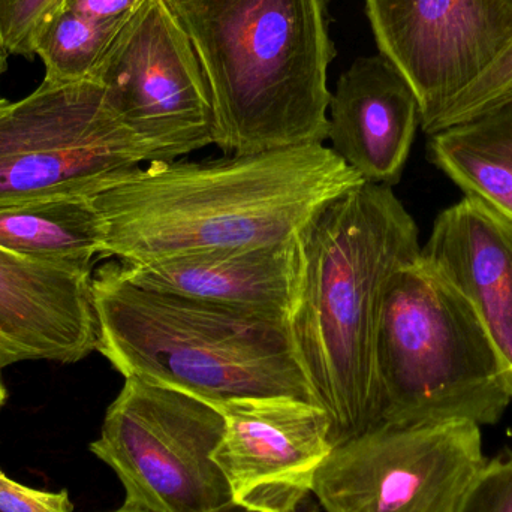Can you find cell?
<instances>
[{"instance_id": "cell-20", "label": "cell", "mask_w": 512, "mask_h": 512, "mask_svg": "<svg viewBox=\"0 0 512 512\" xmlns=\"http://www.w3.org/2000/svg\"><path fill=\"white\" fill-rule=\"evenodd\" d=\"M512 99V42L498 62L481 75L465 92L460 93L447 110L433 123L429 134L441 131L456 123L472 119L496 105Z\"/></svg>"}, {"instance_id": "cell-18", "label": "cell", "mask_w": 512, "mask_h": 512, "mask_svg": "<svg viewBox=\"0 0 512 512\" xmlns=\"http://www.w3.org/2000/svg\"><path fill=\"white\" fill-rule=\"evenodd\" d=\"M123 21L101 23L62 11L42 30L35 56L44 63L45 83L68 84L90 80Z\"/></svg>"}, {"instance_id": "cell-23", "label": "cell", "mask_w": 512, "mask_h": 512, "mask_svg": "<svg viewBox=\"0 0 512 512\" xmlns=\"http://www.w3.org/2000/svg\"><path fill=\"white\" fill-rule=\"evenodd\" d=\"M143 0H65L63 11L101 23L123 21Z\"/></svg>"}, {"instance_id": "cell-21", "label": "cell", "mask_w": 512, "mask_h": 512, "mask_svg": "<svg viewBox=\"0 0 512 512\" xmlns=\"http://www.w3.org/2000/svg\"><path fill=\"white\" fill-rule=\"evenodd\" d=\"M456 512H512V454L486 462Z\"/></svg>"}, {"instance_id": "cell-27", "label": "cell", "mask_w": 512, "mask_h": 512, "mask_svg": "<svg viewBox=\"0 0 512 512\" xmlns=\"http://www.w3.org/2000/svg\"><path fill=\"white\" fill-rule=\"evenodd\" d=\"M303 512H321V510H319V508H316L315 505L313 504H307Z\"/></svg>"}, {"instance_id": "cell-1", "label": "cell", "mask_w": 512, "mask_h": 512, "mask_svg": "<svg viewBox=\"0 0 512 512\" xmlns=\"http://www.w3.org/2000/svg\"><path fill=\"white\" fill-rule=\"evenodd\" d=\"M364 182L324 144L213 162H150L90 195L105 258L174 256L292 242L334 198Z\"/></svg>"}, {"instance_id": "cell-2", "label": "cell", "mask_w": 512, "mask_h": 512, "mask_svg": "<svg viewBox=\"0 0 512 512\" xmlns=\"http://www.w3.org/2000/svg\"><path fill=\"white\" fill-rule=\"evenodd\" d=\"M300 251L289 330L337 447L381 423L382 303L391 277L420 256V231L391 186L361 182L310 219Z\"/></svg>"}, {"instance_id": "cell-24", "label": "cell", "mask_w": 512, "mask_h": 512, "mask_svg": "<svg viewBox=\"0 0 512 512\" xmlns=\"http://www.w3.org/2000/svg\"><path fill=\"white\" fill-rule=\"evenodd\" d=\"M6 57H8V54H6V51L3 50L2 45H0V78H2V75L5 74L6 66H8Z\"/></svg>"}, {"instance_id": "cell-4", "label": "cell", "mask_w": 512, "mask_h": 512, "mask_svg": "<svg viewBox=\"0 0 512 512\" xmlns=\"http://www.w3.org/2000/svg\"><path fill=\"white\" fill-rule=\"evenodd\" d=\"M92 289L98 352L125 378L212 405L249 397L316 403L288 319L143 288L119 261L93 274Z\"/></svg>"}, {"instance_id": "cell-15", "label": "cell", "mask_w": 512, "mask_h": 512, "mask_svg": "<svg viewBox=\"0 0 512 512\" xmlns=\"http://www.w3.org/2000/svg\"><path fill=\"white\" fill-rule=\"evenodd\" d=\"M120 265L143 288L288 319L300 289V237L279 245Z\"/></svg>"}, {"instance_id": "cell-14", "label": "cell", "mask_w": 512, "mask_h": 512, "mask_svg": "<svg viewBox=\"0 0 512 512\" xmlns=\"http://www.w3.org/2000/svg\"><path fill=\"white\" fill-rule=\"evenodd\" d=\"M421 258L472 304L508 370L512 397V221L466 195L439 213Z\"/></svg>"}, {"instance_id": "cell-12", "label": "cell", "mask_w": 512, "mask_h": 512, "mask_svg": "<svg viewBox=\"0 0 512 512\" xmlns=\"http://www.w3.org/2000/svg\"><path fill=\"white\" fill-rule=\"evenodd\" d=\"M92 268L0 246V369L20 361L72 364L98 351Z\"/></svg>"}, {"instance_id": "cell-7", "label": "cell", "mask_w": 512, "mask_h": 512, "mask_svg": "<svg viewBox=\"0 0 512 512\" xmlns=\"http://www.w3.org/2000/svg\"><path fill=\"white\" fill-rule=\"evenodd\" d=\"M150 155L93 80L0 98V206L92 195Z\"/></svg>"}, {"instance_id": "cell-9", "label": "cell", "mask_w": 512, "mask_h": 512, "mask_svg": "<svg viewBox=\"0 0 512 512\" xmlns=\"http://www.w3.org/2000/svg\"><path fill=\"white\" fill-rule=\"evenodd\" d=\"M484 465L477 424L381 423L333 448L312 495L322 512H456Z\"/></svg>"}, {"instance_id": "cell-25", "label": "cell", "mask_w": 512, "mask_h": 512, "mask_svg": "<svg viewBox=\"0 0 512 512\" xmlns=\"http://www.w3.org/2000/svg\"><path fill=\"white\" fill-rule=\"evenodd\" d=\"M6 399V390L3 387L2 379H0V408H2L3 403H5Z\"/></svg>"}, {"instance_id": "cell-11", "label": "cell", "mask_w": 512, "mask_h": 512, "mask_svg": "<svg viewBox=\"0 0 512 512\" xmlns=\"http://www.w3.org/2000/svg\"><path fill=\"white\" fill-rule=\"evenodd\" d=\"M224 433L213 460L236 507L300 512L334 448L327 412L294 397H249L213 405Z\"/></svg>"}, {"instance_id": "cell-22", "label": "cell", "mask_w": 512, "mask_h": 512, "mask_svg": "<svg viewBox=\"0 0 512 512\" xmlns=\"http://www.w3.org/2000/svg\"><path fill=\"white\" fill-rule=\"evenodd\" d=\"M68 490L44 492L15 483L0 471V512H72Z\"/></svg>"}, {"instance_id": "cell-5", "label": "cell", "mask_w": 512, "mask_h": 512, "mask_svg": "<svg viewBox=\"0 0 512 512\" xmlns=\"http://www.w3.org/2000/svg\"><path fill=\"white\" fill-rule=\"evenodd\" d=\"M376 375L381 423L490 426L512 400L504 358L480 316L421 256L388 283Z\"/></svg>"}, {"instance_id": "cell-16", "label": "cell", "mask_w": 512, "mask_h": 512, "mask_svg": "<svg viewBox=\"0 0 512 512\" xmlns=\"http://www.w3.org/2000/svg\"><path fill=\"white\" fill-rule=\"evenodd\" d=\"M427 149L466 195L512 221V99L435 132Z\"/></svg>"}, {"instance_id": "cell-26", "label": "cell", "mask_w": 512, "mask_h": 512, "mask_svg": "<svg viewBox=\"0 0 512 512\" xmlns=\"http://www.w3.org/2000/svg\"><path fill=\"white\" fill-rule=\"evenodd\" d=\"M304 508H306V507H304ZM304 508H303V510H304ZM303 510H301L300 512H303ZM108 512H117V510L108 511ZM224 512H251V511H246V510H243V508L236 507V505H233V507L228 508V510H225Z\"/></svg>"}, {"instance_id": "cell-8", "label": "cell", "mask_w": 512, "mask_h": 512, "mask_svg": "<svg viewBox=\"0 0 512 512\" xmlns=\"http://www.w3.org/2000/svg\"><path fill=\"white\" fill-rule=\"evenodd\" d=\"M90 80L146 146L150 162L177 161L215 144L209 83L165 0H143L123 20Z\"/></svg>"}, {"instance_id": "cell-6", "label": "cell", "mask_w": 512, "mask_h": 512, "mask_svg": "<svg viewBox=\"0 0 512 512\" xmlns=\"http://www.w3.org/2000/svg\"><path fill=\"white\" fill-rule=\"evenodd\" d=\"M222 433L224 417L212 403L125 378L90 451L125 489L117 512H224L234 502L213 460Z\"/></svg>"}, {"instance_id": "cell-3", "label": "cell", "mask_w": 512, "mask_h": 512, "mask_svg": "<svg viewBox=\"0 0 512 512\" xmlns=\"http://www.w3.org/2000/svg\"><path fill=\"white\" fill-rule=\"evenodd\" d=\"M212 93L231 156L324 144L334 44L327 0H165Z\"/></svg>"}, {"instance_id": "cell-19", "label": "cell", "mask_w": 512, "mask_h": 512, "mask_svg": "<svg viewBox=\"0 0 512 512\" xmlns=\"http://www.w3.org/2000/svg\"><path fill=\"white\" fill-rule=\"evenodd\" d=\"M65 0H0V45L6 54L35 57L39 36Z\"/></svg>"}, {"instance_id": "cell-10", "label": "cell", "mask_w": 512, "mask_h": 512, "mask_svg": "<svg viewBox=\"0 0 512 512\" xmlns=\"http://www.w3.org/2000/svg\"><path fill=\"white\" fill-rule=\"evenodd\" d=\"M379 51L414 90L429 134L512 42L507 0H366Z\"/></svg>"}, {"instance_id": "cell-13", "label": "cell", "mask_w": 512, "mask_h": 512, "mask_svg": "<svg viewBox=\"0 0 512 512\" xmlns=\"http://www.w3.org/2000/svg\"><path fill=\"white\" fill-rule=\"evenodd\" d=\"M328 111L330 149L364 182L393 188L421 123L417 96L396 66L382 54L358 57L337 80Z\"/></svg>"}, {"instance_id": "cell-17", "label": "cell", "mask_w": 512, "mask_h": 512, "mask_svg": "<svg viewBox=\"0 0 512 512\" xmlns=\"http://www.w3.org/2000/svg\"><path fill=\"white\" fill-rule=\"evenodd\" d=\"M0 246L15 254L92 268L104 254V225L90 195L0 206Z\"/></svg>"}, {"instance_id": "cell-28", "label": "cell", "mask_w": 512, "mask_h": 512, "mask_svg": "<svg viewBox=\"0 0 512 512\" xmlns=\"http://www.w3.org/2000/svg\"><path fill=\"white\" fill-rule=\"evenodd\" d=\"M507 2L510 3L511 8H512V0H507Z\"/></svg>"}]
</instances>
